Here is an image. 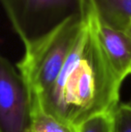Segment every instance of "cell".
Segmentation results:
<instances>
[{"label":"cell","mask_w":131,"mask_h":132,"mask_svg":"<svg viewBox=\"0 0 131 132\" xmlns=\"http://www.w3.org/2000/svg\"><path fill=\"white\" fill-rule=\"evenodd\" d=\"M121 83L114 76L83 23L57 81L32 103L75 129L87 119L111 113Z\"/></svg>","instance_id":"obj_1"},{"label":"cell","mask_w":131,"mask_h":132,"mask_svg":"<svg viewBox=\"0 0 131 132\" xmlns=\"http://www.w3.org/2000/svg\"><path fill=\"white\" fill-rule=\"evenodd\" d=\"M82 23V14H75L45 34L23 43L24 52L16 68L26 83L32 99L44 95L57 81Z\"/></svg>","instance_id":"obj_2"},{"label":"cell","mask_w":131,"mask_h":132,"mask_svg":"<svg viewBox=\"0 0 131 132\" xmlns=\"http://www.w3.org/2000/svg\"><path fill=\"white\" fill-rule=\"evenodd\" d=\"M13 30L23 43L45 34L75 14L84 0H0Z\"/></svg>","instance_id":"obj_3"},{"label":"cell","mask_w":131,"mask_h":132,"mask_svg":"<svg viewBox=\"0 0 131 132\" xmlns=\"http://www.w3.org/2000/svg\"><path fill=\"white\" fill-rule=\"evenodd\" d=\"M82 15L90 36L117 79L131 76V19L110 23L101 17L90 0H84Z\"/></svg>","instance_id":"obj_4"},{"label":"cell","mask_w":131,"mask_h":132,"mask_svg":"<svg viewBox=\"0 0 131 132\" xmlns=\"http://www.w3.org/2000/svg\"><path fill=\"white\" fill-rule=\"evenodd\" d=\"M32 94L17 68L0 51V132H29Z\"/></svg>","instance_id":"obj_5"},{"label":"cell","mask_w":131,"mask_h":132,"mask_svg":"<svg viewBox=\"0 0 131 132\" xmlns=\"http://www.w3.org/2000/svg\"><path fill=\"white\" fill-rule=\"evenodd\" d=\"M102 19L110 23L131 19V0H90Z\"/></svg>","instance_id":"obj_6"},{"label":"cell","mask_w":131,"mask_h":132,"mask_svg":"<svg viewBox=\"0 0 131 132\" xmlns=\"http://www.w3.org/2000/svg\"><path fill=\"white\" fill-rule=\"evenodd\" d=\"M29 132H75V129L44 111L38 103H32Z\"/></svg>","instance_id":"obj_7"},{"label":"cell","mask_w":131,"mask_h":132,"mask_svg":"<svg viewBox=\"0 0 131 132\" xmlns=\"http://www.w3.org/2000/svg\"><path fill=\"white\" fill-rule=\"evenodd\" d=\"M75 132H112V112L87 119L75 128Z\"/></svg>","instance_id":"obj_8"},{"label":"cell","mask_w":131,"mask_h":132,"mask_svg":"<svg viewBox=\"0 0 131 132\" xmlns=\"http://www.w3.org/2000/svg\"><path fill=\"white\" fill-rule=\"evenodd\" d=\"M112 132H131V108L119 103L112 111Z\"/></svg>","instance_id":"obj_9"},{"label":"cell","mask_w":131,"mask_h":132,"mask_svg":"<svg viewBox=\"0 0 131 132\" xmlns=\"http://www.w3.org/2000/svg\"><path fill=\"white\" fill-rule=\"evenodd\" d=\"M126 104L128 105V107H130V108H131V96H130V99L128 100V103H126Z\"/></svg>","instance_id":"obj_10"}]
</instances>
